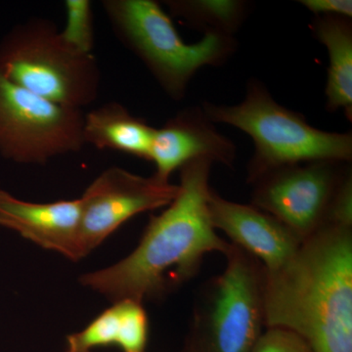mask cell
<instances>
[{
	"instance_id": "obj_1",
	"label": "cell",
	"mask_w": 352,
	"mask_h": 352,
	"mask_svg": "<svg viewBox=\"0 0 352 352\" xmlns=\"http://www.w3.org/2000/svg\"><path fill=\"white\" fill-rule=\"evenodd\" d=\"M212 164L206 159L184 164L177 195L151 217L133 252L109 267L82 275L80 284L112 302L161 300L195 277L208 254L226 256L231 244L215 230L208 206Z\"/></svg>"
},
{
	"instance_id": "obj_2",
	"label": "cell",
	"mask_w": 352,
	"mask_h": 352,
	"mask_svg": "<svg viewBox=\"0 0 352 352\" xmlns=\"http://www.w3.org/2000/svg\"><path fill=\"white\" fill-rule=\"evenodd\" d=\"M264 323L312 352H352V227L326 223L282 267L265 270Z\"/></svg>"
},
{
	"instance_id": "obj_3",
	"label": "cell",
	"mask_w": 352,
	"mask_h": 352,
	"mask_svg": "<svg viewBox=\"0 0 352 352\" xmlns=\"http://www.w3.org/2000/svg\"><path fill=\"white\" fill-rule=\"evenodd\" d=\"M214 124L240 129L254 141L248 164L250 184L271 170L316 161L351 163V132H330L308 124L305 116L278 103L256 78L247 82L245 98L236 105L204 102Z\"/></svg>"
},
{
	"instance_id": "obj_4",
	"label": "cell",
	"mask_w": 352,
	"mask_h": 352,
	"mask_svg": "<svg viewBox=\"0 0 352 352\" xmlns=\"http://www.w3.org/2000/svg\"><path fill=\"white\" fill-rule=\"evenodd\" d=\"M101 6L120 43L175 101L184 98L201 69L222 66L237 50L234 36L220 34H204L198 43H185L170 15L154 0H104Z\"/></svg>"
},
{
	"instance_id": "obj_5",
	"label": "cell",
	"mask_w": 352,
	"mask_h": 352,
	"mask_svg": "<svg viewBox=\"0 0 352 352\" xmlns=\"http://www.w3.org/2000/svg\"><path fill=\"white\" fill-rule=\"evenodd\" d=\"M0 73L46 100L80 110L96 100L100 88L96 57L69 47L56 25L41 18L28 20L4 36Z\"/></svg>"
},
{
	"instance_id": "obj_6",
	"label": "cell",
	"mask_w": 352,
	"mask_h": 352,
	"mask_svg": "<svg viewBox=\"0 0 352 352\" xmlns=\"http://www.w3.org/2000/svg\"><path fill=\"white\" fill-rule=\"evenodd\" d=\"M226 270L201 289L182 352H252L265 328V268L231 244Z\"/></svg>"
},
{
	"instance_id": "obj_7",
	"label": "cell",
	"mask_w": 352,
	"mask_h": 352,
	"mask_svg": "<svg viewBox=\"0 0 352 352\" xmlns=\"http://www.w3.org/2000/svg\"><path fill=\"white\" fill-rule=\"evenodd\" d=\"M85 113L38 96L0 73V156L44 164L85 146Z\"/></svg>"
},
{
	"instance_id": "obj_8",
	"label": "cell",
	"mask_w": 352,
	"mask_h": 352,
	"mask_svg": "<svg viewBox=\"0 0 352 352\" xmlns=\"http://www.w3.org/2000/svg\"><path fill=\"white\" fill-rule=\"evenodd\" d=\"M351 163L316 161L271 170L252 186V203L305 241L328 221L338 191L351 175Z\"/></svg>"
},
{
	"instance_id": "obj_9",
	"label": "cell",
	"mask_w": 352,
	"mask_h": 352,
	"mask_svg": "<svg viewBox=\"0 0 352 352\" xmlns=\"http://www.w3.org/2000/svg\"><path fill=\"white\" fill-rule=\"evenodd\" d=\"M178 185L157 176L135 175L111 166L90 183L80 201V242L87 256L132 217L166 208Z\"/></svg>"
},
{
	"instance_id": "obj_10",
	"label": "cell",
	"mask_w": 352,
	"mask_h": 352,
	"mask_svg": "<svg viewBox=\"0 0 352 352\" xmlns=\"http://www.w3.org/2000/svg\"><path fill=\"white\" fill-rule=\"evenodd\" d=\"M237 149L220 133L201 106L183 109L161 129H156L149 162L154 175L170 182V175L184 164L199 159L233 166Z\"/></svg>"
},
{
	"instance_id": "obj_11",
	"label": "cell",
	"mask_w": 352,
	"mask_h": 352,
	"mask_svg": "<svg viewBox=\"0 0 352 352\" xmlns=\"http://www.w3.org/2000/svg\"><path fill=\"white\" fill-rule=\"evenodd\" d=\"M210 219L237 245L272 272L288 263L302 241L272 215L252 205L228 201L214 190L210 192Z\"/></svg>"
},
{
	"instance_id": "obj_12",
	"label": "cell",
	"mask_w": 352,
	"mask_h": 352,
	"mask_svg": "<svg viewBox=\"0 0 352 352\" xmlns=\"http://www.w3.org/2000/svg\"><path fill=\"white\" fill-rule=\"evenodd\" d=\"M0 226L69 261L85 258L80 242V201L31 203L0 190Z\"/></svg>"
},
{
	"instance_id": "obj_13",
	"label": "cell",
	"mask_w": 352,
	"mask_h": 352,
	"mask_svg": "<svg viewBox=\"0 0 352 352\" xmlns=\"http://www.w3.org/2000/svg\"><path fill=\"white\" fill-rule=\"evenodd\" d=\"M148 335L149 320L143 303L122 300L113 302L80 332L69 335L66 351L113 346L122 352H147Z\"/></svg>"
},
{
	"instance_id": "obj_14",
	"label": "cell",
	"mask_w": 352,
	"mask_h": 352,
	"mask_svg": "<svg viewBox=\"0 0 352 352\" xmlns=\"http://www.w3.org/2000/svg\"><path fill=\"white\" fill-rule=\"evenodd\" d=\"M156 127L124 105L109 102L85 115L83 140L99 150H113L149 162Z\"/></svg>"
},
{
	"instance_id": "obj_15",
	"label": "cell",
	"mask_w": 352,
	"mask_h": 352,
	"mask_svg": "<svg viewBox=\"0 0 352 352\" xmlns=\"http://www.w3.org/2000/svg\"><path fill=\"white\" fill-rule=\"evenodd\" d=\"M309 29L328 51L326 109L331 113L342 110L349 122H352L351 19L318 16L311 21Z\"/></svg>"
},
{
	"instance_id": "obj_16",
	"label": "cell",
	"mask_w": 352,
	"mask_h": 352,
	"mask_svg": "<svg viewBox=\"0 0 352 352\" xmlns=\"http://www.w3.org/2000/svg\"><path fill=\"white\" fill-rule=\"evenodd\" d=\"M168 13L204 34L234 36L247 20L252 4L245 0H166Z\"/></svg>"
},
{
	"instance_id": "obj_17",
	"label": "cell",
	"mask_w": 352,
	"mask_h": 352,
	"mask_svg": "<svg viewBox=\"0 0 352 352\" xmlns=\"http://www.w3.org/2000/svg\"><path fill=\"white\" fill-rule=\"evenodd\" d=\"M66 22L60 34L69 47L82 54H94V10L89 0H66Z\"/></svg>"
},
{
	"instance_id": "obj_18",
	"label": "cell",
	"mask_w": 352,
	"mask_h": 352,
	"mask_svg": "<svg viewBox=\"0 0 352 352\" xmlns=\"http://www.w3.org/2000/svg\"><path fill=\"white\" fill-rule=\"evenodd\" d=\"M252 352H312L300 336L282 328H265Z\"/></svg>"
},
{
	"instance_id": "obj_19",
	"label": "cell",
	"mask_w": 352,
	"mask_h": 352,
	"mask_svg": "<svg viewBox=\"0 0 352 352\" xmlns=\"http://www.w3.org/2000/svg\"><path fill=\"white\" fill-rule=\"evenodd\" d=\"M300 4L314 14L318 16H336V17H352L351 0H300Z\"/></svg>"
},
{
	"instance_id": "obj_20",
	"label": "cell",
	"mask_w": 352,
	"mask_h": 352,
	"mask_svg": "<svg viewBox=\"0 0 352 352\" xmlns=\"http://www.w3.org/2000/svg\"><path fill=\"white\" fill-rule=\"evenodd\" d=\"M65 352H74V351H66ZM82 352H92V351H82Z\"/></svg>"
}]
</instances>
